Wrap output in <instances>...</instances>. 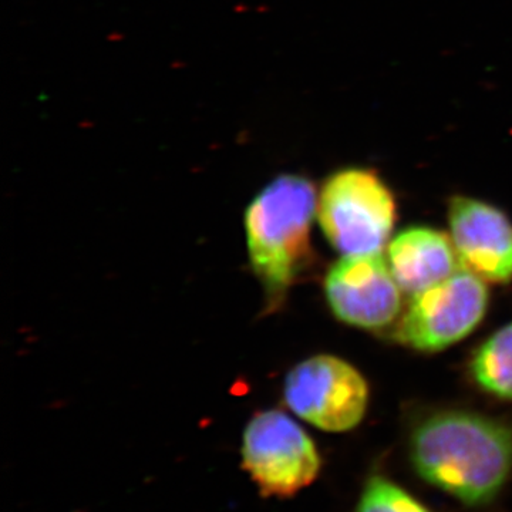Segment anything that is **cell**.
<instances>
[{"instance_id": "8992f818", "label": "cell", "mask_w": 512, "mask_h": 512, "mask_svg": "<svg viewBox=\"0 0 512 512\" xmlns=\"http://www.w3.org/2000/svg\"><path fill=\"white\" fill-rule=\"evenodd\" d=\"M369 389L363 376L345 360L313 356L293 367L285 380L289 409L316 429L345 433L365 417Z\"/></svg>"}, {"instance_id": "6da1fadb", "label": "cell", "mask_w": 512, "mask_h": 512, "mask_svg": "<svg viewBox=\"0 0 512 512\" xmlns=\"http://www.w3.org/2000/svg\"><path fill=\"white\" fill-rule=\"evenodd\" d=\"M410 460L431 487L467 507H483L510 480L512 430L481 414H433L413 430Z\"/></svg>"}, {"instance_id": "ba28073f", "label": "cell", "mask_w": 512, "mask_h": 512, "mask_svg": "<svg viewBox=\"0 0 512 512\" xmlns=\"http://www.w3.org/2000/svg\"><path fill=\"white\" fill-rule=\"evenodd\" d=\"M451 239L463 264L485 281L512 279V224L493 205L454 197L448 210Z\"/></svg>"}, {"instance_id": "3957f363", "label": "cell", "mask_w": 512, "mask_h": 512, "mask_svg": "<svg viewBox=\"0 0 512 512\" xmlns=\"http://www.w3.org/2000/svg\"><path fill=\"white\" fill-rule=\"evenodd\" d=\"M318 218L330 245L343 255L379 254L393 231L396 202L375 171L345 168L323 185Z\"/></svg>"}, {"instance_id": "9c48e42d", "label": "cell", "mask_w": 512, "mask_h": 512, "mask_svg": "<svg viewBox=\"0 0 512 512\" xmlns=\"http://www.w3.org/2000/svg\"><path fill=\"white\" fill-rule=\"evenodd\" d=\"M453 245L436 229L416 227L400 232L389 245L390 271L400 289L414 296L454 274L461 264Z\"/></svg>"}, {"instance_id": "30bf717a", "label": "cell", "mask_w": 512, "mask_h": 512, "mask_svg": "<svg viewBox=\"0 0 512 512\" xmlns=\"http://www.w3.org/2000/svg\"><path fill=\"white\" fill-rule=\"evenodd\" d=\"M471 373L485 392L512 400V322L485 340L473 357Z\"/></svg>"}, {"instance_id": "52a82bcc", "label": "cell", "mask_w": 512, "mask_h": 512, "mask_svg": "<svg viewBox=\"0 0 512 512\" xmlns=\"http://www.w3.org/2000/svg\"><path fill=\"white\" fill-rule=\"evenodd\" d=\"M326 299L336 318L362 329L392 323L400 311V286L382 254L343 255L330 268Z\"/></svg>"}, {"instance_id": "7a4b0ae2", "label": "cell", "mask_w": 512, "mask_h": 512, "mask_svg": "<svg viewBox=\"0 0 512 512\" xmlns=\"http://www.w3.org/2000/svg\"><path fill=\"white\" fill-rule=\"evenodd\" d=\"M316 190L299 175H281L245 212L249 259L272 305L282 301L308 259Z\"/></svg>"}, {"instance_id": "277c9868", "label": "cell", "mask_w": 512, "mask_h": 512, "mask_svg": "<svg viewBox=\"0 0 512 512\" xmlns=\"http://www.w3.org/2000/svg\"><path fill=\"white\" fill-rule=\"evenodd\" d=\"M242 466L266 497L288 498L316 480L320 456L296 421L268 410L256 414L244 431Z\"/></svg>"}, {"instance_id": "8fae6325", "label": "cell", "mask_w": 512, "mask_h": 512, "mask_svg": "<svg viewBox=\"0 0 512 512\" xmlns=\"http://www.w3.org/2000/svg\"><path fill=\"white\" fill-rule=\"evenodd\" d=\"M356 512H433L402 485L390 478L372 476L366 481Z\"/></svg>"}, {"instance_id": "5b68a950", "label": "cell", "mask_w": 512, "mask_h": 512, "mask_svg": "<svg viewBox=\"0 0 512 512\" xmlns=\"http://www.w3.org/2000/svg\"><path fill=\"white\" fill-rule=\"evenodd\" d=\"M487 306L484 279L461 264L440 284L413 296L397 339L420 352H440L470 335Z\"/></svg>"}]
</instances>
